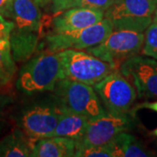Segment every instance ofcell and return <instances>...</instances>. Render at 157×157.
Segmentation results:
<instances>
[{
    "label": "cell",
    "mask_w": 157,
    "mask_h": 157,
    "mask_svg": "<svg viewBox=\"0 0 157 157\" xmlns=\"http://www.w3.org/2000/svg\"><path fill=\"white\" fill-rule=\"evenodd\" d=\"M6 18L13 23L10 36L11 55L16 62L31 59L41 33V10L33 0H12Z\"/></svg>",
    "instance_id": "obj_1"
},
{
    "label": "cell",
    "mask_w": 157,
    "mask_h": 157,
    "mask_svg": "<svg viewBox=\"0 0 157 157\" xmlns=\"http://www.w3.org/2000/svg\"><path fill=\"white\" fill-rule=\"evenodd\" d=\"M64 111L54 94H42L24 104L15 121L17 128L35 142L39 138L50 137Z\"/></svg>",
    "instance_id": "obj_2"
},
{
    "label": "cell",
    "mask_w": 157,
    "mask_h": 157,
    "mask_svg": "<svg viewBox=\"0 0 157 157\" xmlns=\"http://www.w3.org/2000/svg\"><path fill=\"white\" fill-rule=\"evenodd\" d=\"M65 78L58 52H44L28 59L18 73L17 89L26 95L53 92L57 83Z\"/></svg>",
    "instance_id": "obj_3"
},
{
    "label": "cell",
    "mask_w": 157,
    "mask_h": 157,
    "mask_svg": "<svg viewBox=\"0 0 157 157\" xmlns=\"http://www.w3.org/2000/svg\"><path fill=\"white\" fill-rule=\"evenodd\" d=\"M52 93L66 110L85 115L89 120L107 113L98 94L89 85L65 78L57 83Z\"/></svg>",
    "instance_id": "obj_4"
},
{
    "label": "cell",
    "mask_w": 157,
    "mask_h": 157,
    "mask_svg": "<svg viewBox=\"0 0 157 157\" xmlns=\"http://www.w3.org/2000/svg\"><path fill=\"white\" fill-rule=\"evenodd\" d=\"M65 78L94 86L113 71L110 63L83 52L67 49L58 52Z\"/></svg>",
    "instance_id": "obj_5"
},
{
    "label": "cell",
    "mask_w": 157,
    "mask_h": 157,
    "mask_svg": "<svg viewBox=\"0 0 157 157\" xmlns=\"http://www.w3.org/2000/svg\"><path fill=\"white\" fill-rule=\"evenodd\" d=\"M156 8V0H116L105 11L104 17L112 22L113 30L144 33Z\"/></svg>",
    "instance_id": "obj_6"
},
{
    "label": "cell",
    "mask_w": 157,
    "mask_h": 157,
    "mask_svg": "<svg viewBox=\"0 0 157 157\" xmlns=\"http://www.w3.org/2000/svg\"><path fill=\"white\" fill-rule=\"evenodd\" d=\"M113 31L112 22L104 17L100 22L79 30L56 33L45 37L47 52H59L67 49H87L103 42Z\"/></svg>",
    "instance_id": "obj_7"
},
{
    "label": "cell",
    "mask_w": 157,
    "mask_h": 157,
    "mask_svg": "<svg viewBox=\"0 0 157 157\" xmlns=\"http://www.w3.org/2000/svg\"><path fill=\"white\" fill-rule=\"evenodd\" d=\"M143 43V33L113 30L103 42L87 48L86 51L117 69L126 59L137 55L142 49Z\"/></svg>",
    "instance_id": "obj_8"
},
{
    "label": "cell",
    "mask_w": 157,
    "mask_h": 157,
    "mask_svg": "<svg viewBox=\"0 0 157 157\" xmlns=\"http://www.w3.org/2000/svg\"><path fill=\"white\" fill-rule=\"evenodd\" d=\"M106 110L113 113H128L136 99L133 85L118 69L94 86Z\"/></svg>",
    "instance_id": "obj_9"
},
{
    "label": "cell",
    "mask_w": 157,
    "mask_h": 157,
    "mask_svg": "<svg viewBox=\"0 0 157 157\" xmlns=\"http://www.w3.org/2000/svg\"><path fill=\"white\" fill-rule=\"evenodd\" d=\"M140 99H157V59L147 56L131 57L119 67Z\"/></svg>",
    "instance_id": "obj_10"
},
{
    "label": "cell",
    "mask_w": 157,
    "mask_h": 157,
    "mask_svg": "<svg viewBox=\"0 0 157 157\" xmlns=\"http://www.w3.org/2000/svg\"><path fill=\"white\" fill-rule=\"evenodd\" d=\"M133 118L128 113H113L107 111L101 116L89 120L81 146H101L107 144L119 134L133 127Z\"/></svg>",
    "instance_id": "obj_11"
},
{
    "label": "cell",
    "mask_w": 157,
    "mask_h": 157,
    "mask_svg": "<svg viewBox=\"0 0 157 157\" xmlns=\"http://www.w3.org/2000/svg\"><path fill=\"white\" fill-rule=\"evenodd\" d=\"M105 11L86 7H72L59 12L53 18V32L62 33L86 28L104 18Z\"/></svg>",
    "instance_id": "obj_12"
},
{
    "label": "cell",
    "mask_w": 157,
    "mask_h": 157,
    "mask_svg": "<svg viewBox=\"0 0 157 157\" xmlns=\"http://www.w3.org/2000/svg\"><path fill=\"white\" fill-rule=\"evenodd\" d=\"M80 144L77 140L60 136L39 138L33 147L32 156L75 157Z\"/></svg>",
    "instance_id": "obj_13"
},
{
    "label": "cell",
    "mask_w": 157,
    "mask_h": 157,
    "mask_svg": "<svg viewBox=\"0 0 157 157\" xmlns=\"http://www.w3.org/2000/svg\"><path fill=\"white\" fill-rule=\"evenodd\" d=\"M88 122L86 116L65 109L51 136L67 137L81 143Z\"/></svg>",
    "instance_id": "obj_14"
},
{
    "label": "cell",
    "mask_w": 157,
    "mask_h": 157,
    "mask_svg": "<svg viewBox=\"0 0 157 157\" xmlns=\"http://www.w3.org/2000/svg\"><path fill=\"white\" fill-rule=\"evenodd\" d=\"M113 157H148L154 153L134 135L122 132L108 142Z\"/></svg>",
    "instance_id": "obj_15"
},
{
    "label": "cell",
    "mask_w": 157,
    "mask_h": 157,
    "mask_svg": "<svg viewBox=\"0 0 157 157\" xmlns=\"http://www.w3.org/2000/svg\"><path fill=\"white\" fill-rule=\"evenodd\" d=\"M33 140L19 128L0 140V157L32 156Z\"/></svg>",
    "instance_id": "obj_16"
},
{
    "label": "cell",
    "mask_w": 157,
    "mask_h": 157,
    "mask_svg": "<svg viewBox=\"0 0 157 157\" xmlns=\"http://www.w3.org/2000/svg\"><path fill=\"white\" fill-rule=\"evenodd\" d=\"M16 70L15 61L11 55L10 41L0 42V81L9 84Z\"/></svg>",
    "instance_id": "obj_17"
},
{
    "label": "cell",
    "mask_w": 157,
    "mask_h": 157,
    "mask_svg": "<svg viewBox=\"0 0 157 157\" xmlns=\"http://www.w3.org/2000/svg\"><path fill=\"white\" fill-rule=\"evenodd\" d=\"M141 52L145 56L157 59V24L154 21L147 28L144 34V43Z\"/></svg>",
    "instance_id": "obj_18"
},
{
    "label": "cell",
    "mask_w": 157,
    "mask_h": 157,
    "mask_svg": "<svg viewBox=\"0 0 157 157\" xmlns=\"http://www.w3.org/2000/svg\"><path fill=\"white\" fill-rule=\"evenodd\" d=\"M75 157H113L109 144L101 146H80L75 154Z\"/></svg>",
    "instance_id": "obj_19"
},
{
    "label": "cell",
    "mask_w": 157,
    "mask_h": 157,
    "mask_svg": "<svg viewBox=\"0 0 157 157\" xmlns=\"http://www.w3.org/2000/svg\"><path fill=\"white\" fill-rule=\"evenodd\" d=\"M116 0H74L71 6L72 7H86L91 9H99L106 11Z\"/></svg>",
    "instance_id": "obj_20"
},
{
    "label": "cell",
    "mask_w": 157,
    "mask_h": 157,
    "mask_svg": "<svg viewBox=\"0 0 157 157\" xmlns=\"http://www.w3.org/2000/svg\"><path fill=\"white\" fill-rule=\"evenodd\" d=\"M9 84H5L0 81V118L4 115L14 101L11 89L7 87Z\"/></svg>",
    "instance_id": "obj_21"
},
{
    "label": "cell",
    "mask_w": 157,
    "mask_h": 157,
    "mask_svg": "<svg viewBox=\"0 0 157 157\" xmlns=\"http://www.w3.org/2000/svg\"><path fill=\"white\" fill-rule=\"evenodd\" d=\"M12 29V21L6 19V17L0 14V42L10 41V36Z\"/></svg>",
    "instance_id": "obj_22"
},
{
    "label": "cell",
    "mask_w": 157,
    "mask_h": 157,
    "mask_svg": "<svg viewBox=\"0 0 157 157\" xmlns=\"http://www.w3.org/2000/svg\"><path fill=\"white\" fill-rule=\"evenodd\" d=\"M74 0H52V11L53 13H59L71 8Z\"/></svg>",
    "instance_id": "obj_23"
},
{
    "label": "cell",
    "mask_w": 157,
    "mask_h": 157,
    "mask_svg": "<svg viewBox=\"0 0 157 157\" xmlns=\"http://www.w3.org/2000/svg\"><path fill=\"white\" fill-rule=\"evenodd\" d=\"M140 108H147L150 109L152 111H155L157 113V101H154V102H144L141 103L140 105H138L137 107H135L133 110V112H135V110L140 109Z\"/></svg>",
    "instance_id": "obj_24"
},
{
    "label": "cell",
    "mask_w": 157,
    "mask_h": 157,
    "mask_svg": "<svg viewBox=\"0 0 157 157\" xmlns=\"http://www.w3.org/2000/svg\"><path fill=\"white\" fill-rule=\"evenodd\" d=\"M11 1L12 0H0V14L3 15L4 17H6L7 16Z\"/></svg>",
    "instance_id": "obj_25"
},
{
    "label": "cell",
    "mask_w": 157,
    "mask_h": 157,
    "mask_svg": "<svg viewBox=\"0 0 157 157\" xmlns=\"http://www.w3.org/2000/svg\"><path fill=\"white\" fill-rule=\"evenodd\" d=\"M34 2L40 7V8H43L45 7L46 6H48L52 2V0H33Z\"/></svg>",
    "instance_id": "obj_26"
},
{
    "label": "cell",
    "mask_w": 157,
    "mask_h": 157,
    "mask_svg": "<svg viewBox=\"0 0 157 157\" xmlns=\"http://www.w3.org/2000/svg\"><path fill=\"white\" fill-rule=\"evenodd\" d=\"M153 21H154V22H155L157 24V8H156V10H155V13H154Z\"/></svg>",
    "instance_id": "obj_27"
},
{
    "label": "cell",
    "mask_w": 157,
    "mask_h": 157,
    "mask_svg": "<svg viewBox=\"0 0 157 157\" xmlns=\"http://www.w3.org/2000/svg\"><path fill=\"white\" fill-rule=\"evenodd\" d=\"M153 135L157 136V128H155V130H154V131H153Z\"/></svg>",
    "instance_id": "obj_28"
},
{
    "label": "cell",
    "mask_w": 157,
    "mask_h": 157,
    "mask_svg": "<svg viewBox=\"0 0 157 157\" xmlns=\"http://www.w3.org/2000/svg\"><path fill=\"white\" fill-rule=\"evenodd\" d=\"M156 2H157V0H156Z\"/></svg>",
    "instance_id": "obj_29"
}]
</instances>
